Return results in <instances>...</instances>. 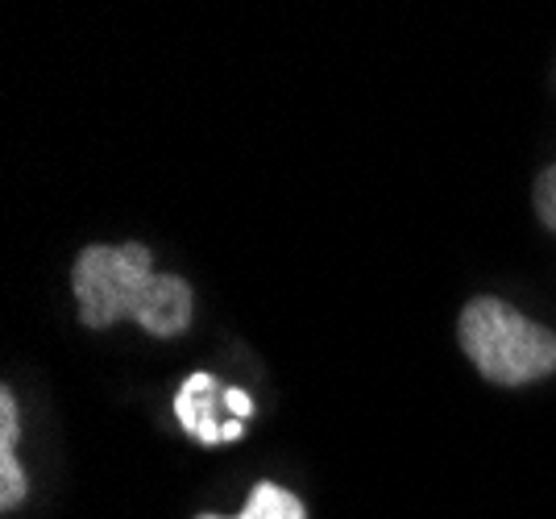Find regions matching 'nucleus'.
Returning a JSON list of instances; mask_svg holds the SVG:
<instances>
[{"mask_svg": "<svg viewBox=\"0 0 556 519\" xmlns=\"http://www.w3.org/2000/svg\"><path fill=\"white\" fill-rule=\"evenodd\" d=\"M220 407H225V391L216 387L212 375H187L179 395H175V416L184 432H191L200 445H225V420H220Z\"/></svg>", "mask_w": 556, "mask_h": 519, "instance_id": "obj_3", "label": "nucleus"}, {"mask_svg": "<svg viewBox=\"0 0 556 519\" xmlns=\"http://www.w3.org/2000/svg\"><path fill=\"white\" fill-rule=\"evenodd\" d=\"M457 341L478 375L498 387H523L556 370V332L494 295H478L465 304Z\"/></svg>", "mask_w": 556, "mask_h": 519, "instance_id": "obj_2", "label": "nucleus"}, {"mask_svg": "<svg viewBox=\"0 0 556 519\" xmlns=\"http://www.w3.org/2000/svg\"><path fill=\"white\" fill-rule=\"evenodd\" d=\"M71 287L79 300L84 329H109L121 320H134L150 337H179L191 325V283L179 275H159L150 245L125 241V245H88L75 270Z\"/></svg>", "mask_w": 556, "mask_h": 519, "instance_id": "obj_1", "label": "nucleus"}, {"mask_svg": "<svg viewBox=\"0 0 556 519\" xmlns=\"http://www.w3.org/2000/svg\"><path fill=\"white\" fill-rule=\"evenodd\" d=\"M225 407L232 412V420H250L254 416V400L241 387H225Z\"/></svg>", "mask_w": 556, "mask_h": 519, "instance_id": "obj_7", "label": "nucleus"}, {"mask_svg": "<svg viewBox=\"0 0 556 519\" xmlns=\"http://www.w3.org/2000/svg\"><path fill=\"white\" fill-rule=\"evenodd\" d=\"M535 213L544 220V229L556 233V166H548L540 175V183H535Z\"/></svg>", "mask_w": 556, "mask_h": 519, "instance_id": "obj_6", "label": "nucleus"}, {"mask_svg": "<svg viewBox=\"0 0 556 519\" xmlns=\"http://www.w3.org/2000/svg\"><path fill=\"white\" fill-rule=\"evenodd\" d=\"M25 495H29V482L17 466V448H0V511H13Z\"/></svg>", "mask_w": 556, "mask_h": 519, "instance_id": "obj_5", "label": "nucleus"}, {"mask_svg": "<svg viewBox=\"0 0 556 519\" xmlns=\"http://www.w3.org/2000/svg\"><path fill=\"white\" fill-rule=\"evenodd\" d=\"M195 519H225V516H195ZM237 519H307L300 495H291L287 486L278 482H254V491L245 498V511Z\"/></svg>", "mask_w": 556, "mask_h": 519, "instance_id": "obj_4", "label": "nucleus"}]
</instances>
